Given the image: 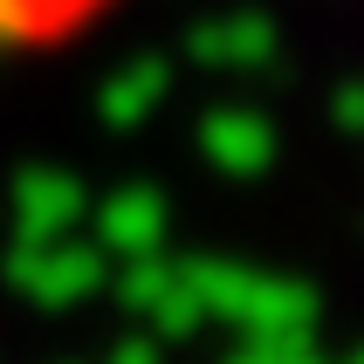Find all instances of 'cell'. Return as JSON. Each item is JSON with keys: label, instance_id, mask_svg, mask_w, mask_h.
<instances>
[{"label": "cell", "instance_id": "cell-1", "mask_svg": "<svg viewBox=\"0 0 364 364\" xmlns=\"http://www.w3.org/2000/svg\"><path fill=\"white\" fill-rule=\"evenodd\" d=\"M110 0H0V41L7 48H35V41H62L82 21H97Z\"/></svg>", "mask_w": 364, "mask_h": 364}]
</instances>
